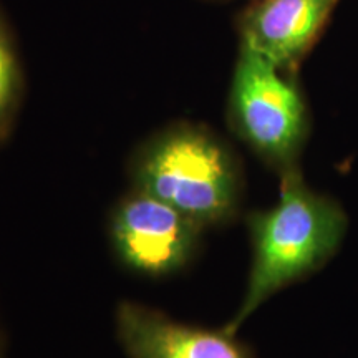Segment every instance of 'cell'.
<instances>
[{
    "instance_id": "6da1fadb",
    "label": "cell",
    "mask_w": 358,
    "mask_h": 358,
    "mask_svg": "<svg viewBox=\"0 0 358 358\" xmlns=\"http://www.w3.org/2000/svg\"><path fill=\"white\" fill-rule=\"evenodd\" d=\"M131 187L176 209L204 231L236 221L244 199L239 156L204 123L164 124L134 148Z\"/></svg>"
},
{
    "instance_id": "7a4b0ae2",
    "label": "cell",
    "mask_w": 358,
    "mask_h": 358,
    "mask_svg": "<svg viewBox=\"0 0 358 358\" xmlns=\"http://www.w3.org/2000/svg\"><path fill=\"white\" fill-rule=\"evenodd\" d=\"M245 222L252 259L243 302L226 325L234 334L272 295L320 271L342 245L348 226L342 206L313 191L302 169L282 176L277 203L249 213Z\"/></svg>"
},
{
    "instance_id": "3957f363",
    "label": "cell",
    "mask_w": 358,
    "mask_h": 358,
    "mask_svg": "<svg viewBox=\"0 0 358 358\" xmlns=\"http://www.w3.org/2000/svg\"><path fill=\"white\" fill-rule=\"evenodd\" d=\"M226 118L232 134L279 174L297 171L310 136V110L297 73L239 43Z\"/></svg>"
},
{
    "instance_id": "277c9868",
    "label": "cell",
    "mask_w": 358,
    "mask_h": 358,
    "mask_svg": "<svg viewBox=\"0 0 358 358\" xmlns=\"http://www.w3.org/2000/svg\"><path fill=\"white\" fill-rule=\"evenodd\" d=\"M204 229L163 201L131 187L116 201L108 237L116 261L133 274L164 279L198 256Z\"/></svg>"
},
{
    "instance_id": "5b68a950",
    "label": "cell",
    "mask_w": 358,
    "mask_h": 358,
    "mask_svg": "<svg viewBox=\"0 0 358 358\" xmlns=\"http://www.w3.org/2000/svg\"><path fill=\"white\" fill-rule=\"evenodd\" d=\"M338 0H250L236 19L239 43L289 73L324 34Z\"/></svg>"
},
{
    "instance_id": "8992f818",
    "label": "cell",
    "mask_w": 358,
    "mask_h": 358,
    "mask_svg": "<svg viewBox=\"0 0 358 358\" xmlns=\"http://www.w3.org/2000/svg\"><path fill=\"white\" fill-rule=\"evenodd\" d=\"M115 329L128 358H254L226 327L185 324L140 302L118 303Z\"/></svg>"
},
{
    "instance_id": "52a82bcc",
    "label": "cell",
    "mask_w": 358,
    "mask_h": 358,
    "mask_svg": "<svg viewBox=\"0 0 358 358\" xmlns=\"http://www.w3.org/2000/svg\"><path fill=\"white\" fill-rule=\"evenodd\" d=\"M25 96V71L15 35L0 7V146L12 136Z\"/></svg>"
},
{
    "instance_id": "ba28073f",
    "label": "cell",
    "mask_w": 358,
    "mask_h": 358,
    "mask_svg": "<svg viewBox=\"0 0 358 358\" xmlns=\"http://www.w3.org/2000/svg\"><path fill=\"white\" fill-rule=\"evenodd\" d=\"M0 358H6V348H3V337L0 334Z\"/></svg>"
},
{
    "instance_id": "9c48e42d",
    "label": "cell",
    "mask_w": 358,
    "mask_h": 358,
    "mask_svg": "<svg viewBox=\"0 0 358 358\" xmlns=\"http://www.w3.org/2000/svg\"><path fill=\"white\" fill-rule=\"evenodd\" d=\"M203 2H229V0H203Z\"/></svg>"
}]
</instances>
